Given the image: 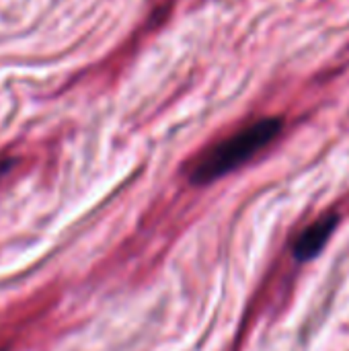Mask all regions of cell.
<instances>
[{"instance_id": "obj_2", "label": "cell", "mask_w": 349, "mask_h": 351, "mask_svg": "<svg viewBox=\"0 0 349 351\" xmlns=\"http://www.w3.org/2000/svg\"><path fill=\"white\" fill-rule=\"evenodd\" d=\"M337 224H339V216L327 214V216L319 218L315 224H311L306 230H302L292 249L294 257L298 261H311V259L319 257V253L327 247L331 234L335 232Z\"/></svg>"}, {"instance_id": "obj_3", "label": "cell", "mask_w": 349, "mask_h": 351, "mask_svg": "<svg viewBox=\"0 0 349 351\" xmlns=\"http://www.w3.org/2000/svg\"><path fill=\"white\" fill-rule=\"evenodd\" d=\"M14 162H16L14 158H0V179L14 167Z\"/></svg>"}, {"instance_id": "obj_1", "label": "cell", "mask_w": 349, "mask_h": 351, "mask_svg": "<svg viewBox=\"0 0 349 351\" xmlns=\"http://www.w3.org/2000/svg\"><path fill=\"white\" fill-rule=\"evenodd\" d=\"M284 121L280 117H263L226 140L208 148L191 167V183L193 185H210L228 173L237 171L253 156H257L263 148H267L282 132Z\"/></svg>"}]
</instances>
